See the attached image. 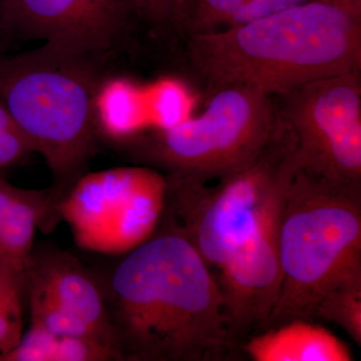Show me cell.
Masks as SVG:
<instances>
[{"label": "cell", "instance_id": "6da1fadb", "mask_svg": "<svg viewBox=\"0 0 361 361\" xmlns=\"http://www.w3.org/2000/svg\"><path fill=\"white\" fill-rule=\"evenodd\" d=\"M92 269L120 361H225L241 355L217 278L179 234L157 231Z\"/></svg>", "mask_w": 361, "mask_h": 361}, {"label": "cell", "instance_id": "7a4b0ae2", "mask_svg": "<svg viewBox=\"0 0 361 361\" xmlns=\"http://www.w3.org/2000/svg\"><path fill=\"white\" fill-rule=\"evenodd\" d=\"M183 40L190 68L208 94L246 85L277 97L313 80L361 71V20L332 0H311Z\"/></svg>", "mask_w": 361, "mask_h": 361}, {"label": "cell", "instance_id": "3957f363", "mask_svg": "<svg viewBox=\"0 0 361 361\" xmlns=\"http://www.w3.org/2000/svg\"><path fill=\"white\" fill-rule=\"evenodd\" d=\"M106 66L42 45L0 54V99L51 174L39 230L51 234L61 221V202L101 146L97 97Z\"/></svg>", "mask_w": 361, "mask_h": 361}, {"label": "cell", "instance_id": "277c9868", "mask_svg": "<svg viewBox=\"0 0 361 361\" xmlns=\"http://www.w3.org/2000/svg\"><path fill=\"white\" fill-rule=\"evenodd\" d=\"M280 266L281 288L265 329L315 322L330 290L361 281V191L297 169L282 212Z\"/></svg>", "mask_w": 361, "mask_h": 361}, {"label": "cell", "instance_id": "5b68a950", "mask_svg": "<svg viewBox=\"0 0 361 361\" xmlns=\"http://www.w3.org/2000/svg\"><path fill=\"white\" fill-rule=\"evenodd\" d=\"M276 125V97L246 85H228L209 94L200 115L114 148L144 166L212 180L255 160Z\"/></svg>", "mask_w": 361, "mask_h": 361}, {"label": "cell", "instance_id": "8992f818", "mask_svg": "<svg viewBox=\"0 0 361 361\" xmlns=\"http://www.w3.org/2000/svg\"><path fill=\"white\" fill-rule=\"evenodd\" d=\"M297 169L293 137L277 114L274 135L257 158L215 184L185 173H165V206L157 230L186 239L214 272L259 206Z\"/></svg>", "mask_w": 361, "mask_h": 361}, {"label": "cell", "instance_id": "52a82bcc", "mask_svg": "<svg viewBox=\"0 0 361 361\" xmlns=\"http://www.w3.org/2000/svg\"><path fill=\"white\" fill-rule=\"evenodd\" d=\"M165 173L149 166L87 172L58 208L80 249L122 256L155 235L165 206Z\"/></svg>", "mask_w": 361, "mask_h": 361}, {"label": "cell", "instance_id": "ba28073f", "mask_svg": "<svg viewBox=\"0 0 361 361\" xmlns=\"http://www.w3.org/2000/svg\"><path fill=\"white\" fill-rule=\"evenodd\" d=\"M297 167L361 191V71L313 80L276 97Z\"/></svg>", "mask_w": 361, "mask_h": 361}, {"label": "cell", "instance_id": "9c48e42d", "mask_svg": "<svg viewBox=\"0 0 361 361\" xmlns=\"http://www.w3.org/2000/svg\"><path fill=\"white\" fill-rule=\"evenodd\" d=\"M0 13L11 39L106 66L147 25L140 0H0Z\"/></svg>", "mask_w": 361, "mask_h": 361}, {"label": "cell", "instance_id": "30bf717a", "mask_svg": "<svg viewBox=\"0 0 361 361\" xmlns=\"http://www.w3.org/2000/svg\"><path fill=\"white\" fill-rule=\"evenodd\" d=\"M293 175L268 195L214 273L230 336L239 348L249 336L265 329L279 297L280 227Z\"/></svg>", "mask_w": 361, "mask_h": 361}, {"label": "cell", "instance_id": "8fae6325", "mask_svg": "<svg viewBox=\"0 0 361 361\" xmlns=\"http://www.w3.org/2000/svg\"><path fill=\"white\" fill-rule=\"evenodd\" d=\"M25 273L32 322L56 334H73L89 326L116 350L103 294L92 268L54 244L42 242L35 244Z\"/></svg>", "mask_w": 361, "mask_h": 361}, {"label": "cell", "instance_id": "7c38bea8", "mask_svg": "<svg viewBox=\"0 0 361 361\" xmlns=\"http://www.w3.org/2000/svg\"><path fill=\"white\" fill-rule=\"evenodd\" d=\"M241 355L254 361H351L348 346L315 322L291 320L249 336Z\"/></svg>", "mask_w": 361, "mask_h": 361}, {"label": "cell", "instance_id": "4fadbf2b", "mask_svg": "<svg viewBox=\"0 0 361 361\" xmlns=\"http://www.w3.org/2000/svg\"><path fill=\"white\" fill-rule=\"evenodd\" d=\"M311 0H188L180 39L251 23Z\"/></svg>", "mask_w": 361, "mask_h": 361}, {"label": "cell", "instance_id": "5bb4252c", "mask_svg": "<svg viewBox=\"0 0 361 361\" xmlns=\"http://www.w3.org/2000/svg\"><path fill=\"white\" fill-rule=\"evenodd\" d=\"M0 361H120L108 344L87 338L61 336L30 324L20 343L0 355Z\"/></svg>", "mask_w": 361, "mask_h": 361}, {"label": "cell", "instance_id": "9a60e30c", "mask_svg": "<svg viewBox=\"0 0 361 361\" xmlns=\"http://www.w3.org/2000/svg\"><path fill=\"white\" fill-rule=\"evenodd\" d=\"M47 189L20 188L0 218V257L26 266L47 210Z\"/></svg>", "mask_w": 361, "mask_h": 361}, {"label": "cell", "instance_id": "2e32d148", "mask_svg": "<svg viewBox=\"0 0 361 361\" xmlns=\"http://www.w3.org/2000/svg\"><path fill=\"white\" fill-rule=\"evenodd\" d=\"M25 268L0 257V355L13 350L23 337Z\"/></svg>", "mask_w": 361, "mask_h": 361}, {"label": "cell", "instance_id": "e0dca14e", "mask_svg": "<svg viewBox=\"0 0 361 361\" xmlns=\"http://www.w3.org/2000/svg\"><path fill=\"white\" fill-rule=\"evenodd\" d=\"M317 319L336 323L360 348L361 281L339 285L330 290L318 304L315 322Z\"/></svg>", "mask_w": 361, "mask_h": 361}, {"label": "cell", "instance_id": "ac0fdd59", "mask_svg": "<svg viewBox=\"0 0 361 361\" xmlns=\"http://www.w3.org/2000/svg\"><path fill=\"white\" fill-rule=\"evenodd\" d=\"M35 153L37 151L32 142L0 99V175L8 169L20 165Z\"/></svg>", "mask_w": 361, "mask_h": 361}, {"label": "cell", "instance_id": "d6986e66", "mask_svg": "<svg viewBox=\"0 0 361 361\" xmlns=\"http://www.w3.org/2000/svg\"><path fill=\"white\" fill-rule=\"evenodd\" d=\"M145 21L153 32L180 37L188 0H140Z\"/></svg>", "mask_w": 361, "mask_h": 361}, {"label": "cell", "instance_id": "ffe728a7", "mask_svg": "<svg viewBox=\"0 0 361 361\" xmlns=\"http://www.w3.org/2000/svg\"><path fill=\"white\" fill-rule=\"evenodd\" d=\"M342 9L351 14L356 20H361V0H332Z\"/></svg>", "mask_w": 361, "mask_h": 361}, {"label": "cell", "instance_id": "44dd1931", "mask_svg": "<svg viewBox=\"0 0 361 361\" xmlns=\"http://www.w3.org/2000/svg\"><path fill=\"white\" fill-rule=\"evenodd\" d=\"M11 42V37L7 30L6 23L2 20L1 13H0V54L6 52L7 47Z\"/></svg>", "mask_w": 361, "mask_h": 361}]
</instances>
